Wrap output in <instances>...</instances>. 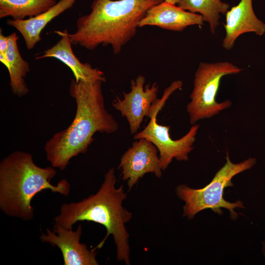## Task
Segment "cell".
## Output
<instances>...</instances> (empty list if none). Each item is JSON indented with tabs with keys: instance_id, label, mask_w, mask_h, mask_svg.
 <instances>
[{
	"instance_id": "cell-2",
	"label": "cell",
	"mask_w": 265,
	"mask_h": 265,
	"mask_svg": "<svg viewBox=\"0 0 265 265\" xmlns=\"http://www.w3.org/2000/svg\"><path fill=\"white\" fill-rule=\"evenodd\" d=\"M116 181L114 169L111 168L105 175L96 193L78 202L62 204L53 225L72 229L77 222L84 221L103 225L106 229V235L95 248L100 249L111 235L117 261L130 265V235L125 225L131 220L132 214L123 206L127 193L122 185L115 186Z\"/></svg>"
},
{
	"instance_id": "cell-6",
	"label": "cell",
	"mask_w": 265,
	"mask_h": 265,
	"mask_svg": "<svg viewBox=\"0 0 265 265\" xmlns=\"http://www.w3.org/2000/svg\"><path fill=\"white\" fill-rule=\"evenodd\" d=\"M242 70L225 61L215 63L201 62L195 72L190 102L186 106L192 125L200 120L209 118L232 105L230 100L218 103L216 100L221 79L226 75L237 74Z\"/></svg>"
},
{
	"instance_id": "cell-19",
	"label": "cell",
	"mask_w": 265,
	"mask_h": 265,
	"mask_svg": "<svg viewBox=\"0 0 265 265\" xmlns=\"http://www.w3.org/2000/svg\"><path fill=\"white\" fill-rule=\"evenodd\" d=\"M164 1L172 4H176L178 3L179 0H164Z\"/></svg>"
},
{
	"instance_id": "cell-18",
	"label": "cell",
	"mask_w": 265,
	"mask_h": 265,
	"mask_svg": "<svg viewBox=\"0 0 265 265\" xmlns=\"http://www.w3.org/2000/svg\"><path fill=\"white\" fill-rule=\"evenodd\" d=\"M9 35L4 36L0 30V54H5L8 46Z\"/></svg>"
},
{
	"instance_id": "cell-9",
	"label": "cell",
	"mask_w": 265,
	"mask_h": 265,
	"mask_svg": "<svg viewBox=\"0 0 265 265\" xmlns=\"http://www.w3.org/2000/svg\"><path fill=\"white\" fill-rule=\"evenodd\" d=\"M158 150L149 140L136 139L122 155L118 168L121 170L122 179L127 182L129 190L145 174L153 173L157 177L162 176Z\"/></svg>"
},
{
	"instance_id": "cell-16",
	"label": "cell",
	"mask_w": 265,
	"mask_h": 265,
	"mask_svg": "<svg viewBox=\"0 0 265 265\" xmlns=\"http://www.w3.org/2000/svg\"><path fill=\"white\" fill-rule=\"evenodd\" d=\"M56 2L55 0H0V18H30L48 10Z\"/></svg>"
},
{
	"instance_id": "cell-14",
	"label": "cell",
	"mask_w": 265,
	"mask_h": 265,
	"mask_svg": "<svg viewBox=\"0 0 265 265\" xmlns=\"http://www.w3.org/2000/svg\"><path fill=\"white\" fill-rule=\"evenodd\" d=\"M77 0H59L48 10L35 16L20 20L7 21V24L15 28L22 35L26 46L32 50L41 40L43 29L53 19L71 8Z\"/></svg>"
},
{
	"instance_id": "cell-12",
	"label": "cell",
	"mask_w": 265,
	"mask_h": 265,
	"mask_svg": "<svg viewBox=\"0 0 265 265\" xmlns=\"http://www.w3.org/2000/svg\"><path fill=\"white\" fill-rule=\"evenodd\" d=\"M226 36L222 46L229 50L233 48L236 39L240 35L254 32L261 36L265 32V23L258 19L252 7V0H240L226 14L224 24Z\"/></svg>"
},
{
	"instance_id": "cell-1",
	"label": "cell",
	"mask_w": 265,
	"mask_h": 265,
	"mask_svg": "<svg viewBox=\"0 0 265 265\" xmlns=\"http://www.w3.org/2000/svg\"><path fill=\"white\" fill-rule=\"evenodd\" d=\"M102 83L72 79L69 90L76 103L74 119L44 146L47 160L52 167L65 170L73 158L87 151L96 132L112 133L117 130L118 123L105 107Z\"/></svg>"
},
{
	"instance_id": "cell-8",
	"label": "cell",
	"mask_w": 265,
	"mask_h": 265,
	"mask_svg": "<svg viewBox=\"0 0 265 265\" xmlns=\"http://www.w3.org/2000/svg\"><path fill=\"white\" fill-rule=\"evenodd\" d=\"M159 112L155 113L145 128L133 136L135 140L146 139L153 143L159 152L160 167L165 170L173 159L179 161L188 160V154L193 149V143L199 128L193 124L189 131L182 137L173 140L169 134L170 126H163L157 122Z\"/></svg>"
},
{
	"instance_id": "cell-13",
	"label": "cell",
	"mask_w": 265,
	"mask_h": 265,
	"mask_svg": "<svg viewBox=\"0 0 265 265\" xmlns=\"http://www.w3.org/2000/svg\"><path fill=\"white\" fill-rule=\"evenodd\" d=\"M54 32L60 35L61 39L56 44L45 51L42 55L35 57V59L53 57L59 60L71 69L75 79L78 81L92 82L101 80L103 82L106 81L103 72L92 68L89 63L81 62L75 55L66 29L63 31H55Z\"/></svg>"
},
{
	"instance_id": "cell-10",
	"label": "cell",
	"mask_w": 265,
	"mask_h": 265,
	"mask_svg": "<svg viewBox=\"0 0 265 265\" xmlns=\"http://www.w3.org/2000/svg\"><path fill=\"white\" fill-rule=\"evenodd\" d=\"M82 233L81 224L75 230L53 225V231L47 228L46 233H42L40 239L60 249L64 265H98L97 249L95 247L89 249L86 243L80 242Z\"/></svg>"
},
{
	"instance_id": "cell-4",
	"label": "cell",
	"mask_w": 265,
	"mask_h": 265,
	"mask_svg": "<svg viewBox=\"0 0 265 265\" xmlns=\"http://www.w3.org/2000/svg\"><path fill=\"white\" fill-rule=\"evenodd\" d=\"M56 174L51 166L37 165L32 155L21 151L13 152L0 162V209L6 215L31 220L34 208L31 201L34 196L44 190H50L68 196L71 186L63 179L56 185L51 183Z\"/></svg>"
},
{
	"instance_id": "cell-3",
	"label": "cell",
	"mask_w": 265,
	"mask_h": 265,
	"mask_svg": "<svg viewBox=\"0 0 265 265\" xmlns=\"http://www.w3.org/2000/svg\"><path fill=\"white\" fill-rule=\"evenodd\" d=\"M164 0H94L91 12L78 18L76 30L67 33L72 45L92 51L110 46L114 54L136 33L147 11Z\"/></svg>"
},
{
	"instance_id": "cell-7",
	"label": "cell",
	"mask_w": 265,
	"mask_h": 265,
	"mask_svg": "<svg viewBox=\"0 0 265 265\" xmlns=\"http://www.w3.org/2000/svg\"><path fill=\"white\" fill-rule=\"evenodd\" d=\"M145 82V77L138 75L131 81V91L123 93L122 99L116 98L112 102L115 109L126 118L132 134L137 133L145 116L150 118L155 113L159 112L169 96L183 86L181 80L174 81L165 89L161 98L158 99L157 83L144 87Z\"/></svg>"
},
{
	"instance_id": "cell-11",
	"label": "cell",
	"mask_w": 265,
	"mask_h": 265,
	"mask_svg": "<svg viewBox=\"0 0 265 265\" xmlns=\"http://www.w3.org/2000/svg\"><path fill=\"white\" fill-rule=\"evenodd\" d=\"M202 16L187 12L175 4L164 1L150 8L138 27L157 26L165 29L180 31L187 26L203 25Z\"/></svg>"
},
{
	"instance_id": "cell-15",
	"label": "cell",
	"mask_w": 265,
	"mask_h": 265,
	"mask_svg": "<svg viewBox=\"0 0 265 265\" xmlns=\"http://www.w3.org/2000/svg\"><path fill=\"white\" fill-rule=\"evenodd\" d=\"M18 39L15 32L9 35L6 56L9 65L7 70L12 92L18 97H22L29 91L25 78L30 71V66L21 55L17 44Z\"/></svg>"
},
{
	"instance_id": "cell-5",
	"label": "cell",
	"mask_w": 265,
	"mask_h": 265,
	"mask_svg": "<svg viewBox=\"0 0 265 265\" xmlns=\"http://www.w3.org/2000/svg\"><path fill=\"white\" fill-rule=\"evenodd\" d=\"M226 162L215 174L212 181L202 188L194 189L186 185H180L176 189L178 197L184 201L183 215L192 218L198 212L210 209L219 214L221 208L228 209L232 217L235 218L238 213L235 212L236 208H243V203L238 201L231 203L223 198L225 187L233 186L232 178L236 175L250 169L256 163V159L250 158L240 163L231 161L228 153H226Z\"/></svg>"
},
{
	"instance_id": "cell-17",
	"label": "cell",
	"mask_w": 265,
	"mask_h": 265,
	"mask_svg": "<svg viewBox=\"0 0 265 265\" xmlns=\"http://www.w3.org/2000/svg\"><path fill=\"white\" fill-rule=\"evenodd\" d=\"M177 4L183 10L199 13L203 21L209 23L212 34L219 25L220 14H226L230 8L228 3L221 0H179Z\"/></svg>"
}]
</instances>
